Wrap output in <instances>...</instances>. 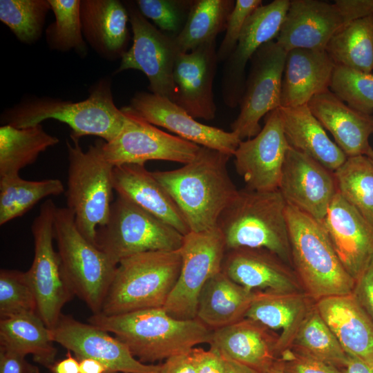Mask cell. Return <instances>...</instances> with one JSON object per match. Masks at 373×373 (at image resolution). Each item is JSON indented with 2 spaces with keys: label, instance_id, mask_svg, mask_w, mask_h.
Segmentation results:
<instances>
[{
  "label": "cell",
  "instance_id": "obj_27",
  "mask_svg": "<svg viewBox=\"0 0 373 373\" xmlns=\"http://www.w3.org/2000/svg\"><path fill=\"white\" fill-rule=\"evenodd\" d=\"M335 66L325 50L295 48L287 52L280 106L307 104L315 95L329 90Z\"/></svg>",
  "mask_w": 373,
  "mask_h": 373
},
{
  "label": "cell",
  "instance_id": "obj_39",
  "mask_svg": "<svg viewBox=\"0 0 373 373\" xmlns=\"http://www.w3.org/2000/svg\"><path fill=\"white\" fill-rule=\"evenodd\" d=\"M289 347L342 370L347 354L318 312L315 303L300 325Z\"/></svg>",
  "mask_w": 373,
  "mask_h": 373
},
{
  "label": "cell",
  "instance_id": "obj_54",
  "mask_svg": "<svg viewBox=\"0 0 373 373\" xmlns=\"http://www.w3.org/2000/svg\"><path fill=\"white\" fill-rule=\"evenodd\" d=\"M79 361V373H111L108 369L99 361L84 358Z\"/></svg>",
  "mask_w": 373,
  "mask_h": 373
},
{
  "label": "cell",
  "instance_id": "obj_41",
  "mask_svg": "<svg viewBox=\"0 0 373 373\" xmlns=\"http://www.w3.org/2000/svg\"><path fill=\"white\" fill-rule=\"evenodd\" d=\"M48 0H1L0 20L24 44L35 43L41 36Z\"/></svg>",
  "mask_w": 373,
  "mask_h": 373
},
{
  "label": "cell",
  "instance_id": "obj_16",
  "mask_svg": "<svg viewBox=\"0 0 373 373\" xmlns=\"http://www.w3.org/2000/svg\"><path fill=\"white\" fill-rule=\"evenodd\" d=\"M50 332L54 342L73 352L77 358L97 360L111 373H159L161 365L142 363L116 337L70 316L61 314Z\"/></svg>",
  "mask_w": 373,
  "mask_h": 373
},
{
  "label": "cell",
  "instance_id": "obj_56",
  "mask_svg": "<svg viewBox=\"0 0 373 373\" xmlns=\"http://www.w3.org/2000/svg\"><path fill=\"white\" fill-rule=\"evenodd\" d=\"M264 373H284V365L280 358H277L273 365Z\"/></svg>",
  "mask_w": 373,
  "mask_h": 373
},
{
  "label": "cell",
  "instance_id": "obj_18",
  "mask_svg": "<svg viewBox=\"0 0 373 373\" xmlns=\"http://www.w3.org/2000/svg\"><path fill=\"white\" fill-rule=\"evenodd\" d=\"M278 190L287 204L320 223L338 193L334 171L291 146L285 156Z\"/></svg>",
  "mask_w": 373,
  "mask_h": 373
},
{
  "label": "cell",
  "instance_id": "obj_42",
  "mask_svg": "<svg viewBox=\"0 0 373 373\" xmlns=\"http://www.w3.org/2000/svg\"><path fill=\"white\" fill-rule=\"evenodd\" d=\"M329 90L349 106L363 113L372 114V73H365L336 64Z\"/></svg>",
  "mask_w": 373,
  "mask_h": 373
},
{
  "label": "cell",
  "instance_id": "obj_17",
  "mask_svg": "<svg viewBox=\"0 0 373 373\" xmlns=\"http://www.w3.org/2000/svg\"><path fill=\"white\" fill-rule=\"evenodd\" d=\"M121 109L184 140L231 156L241 141L234 132L202 124L169 99L151 93H137L130 105Z\"/></svg>",
  "mask_w": 373,
  "mask_h": 373
},
{
  "label": "cell",
  "instance_id": "obj_57",
  "mask_svg": "<svg viewBox=\"0 0 373 373\" xmlns=\"http://www.w3.org/2000/svg\"><path fill=\"white\" fill-rule=\"evenodd\" d=\"M366 155L369 156L373 160V149H372Z\"/></svg>",
  "mask_w": 373,
  "mask_h": 373
},
{
  "label": "cell",
  "instance_id": "obj_1",
  "mask_svg": "<svg viewBox=\"0 0 373 373\" xmlns=\"http://www.w3.org/2000/svg\"><path fill=\"white\" fill-rule=\"evenodd\" d=\"M231 156L200 146L195 157L182 166L153 174L173 198L190 231L217 227L224 210L238 190L227 170Z\"/></svg>",
  "mask_w": 373,
  "mask_h": 373
},
{
  "label": "cell",
  "instance_id": "obj_4",
  "mask_svg": "<svg viewBox=\"0 0 373 373\" xmlns=\"http://www.w3.org/2000/svg\"><path fill=\"white\" fill-rule=\"evenodd\" d=\"M286 206L278 190H238L217 223L227 251L265 249L292 267Z\"/></svg>",
  "mask_w": 373,
  "mask_h": 373
},
{
  "label": "cell",
  "instance_id": "obj_32",
  "mask_svg": "<svg viewBox=\"0 0 373 373\" xmlns=\"http://www.w3.org/2000/svg\"><path fill=\"white\" fill-rule=\"evenodd\" d=\"M256 294L220 271L203 287L196 318L211 330L231 325L245 317Z\"/></svg>",
  "mask_w": 373,
  "mask_h": 373
},
{
  "label": "cell",
  "instance_id": "obj_31",
  "mask_svg": "<svg viewBox=\"0 0 373 373\" xmlns=\"http://www.w3.org/2000/svg\"><path fill=\"white\" fill-rule=\"evenodd\" d=\"M278 108L289 146L334 172L345 162L347 157L328 137L307 104Z\"/></svg>",
  "mask_w": 373,
  "mask_h": 373
},
{
  "label": "cell",
  "instance_id": "obj_37",
  "mask_svg": "<svg viewBox=\"0 0 373 373\" xmlns=\"http://www.w3.org/2000/svg\"><path fill=\"white\" fill-rule=\"evenodd\" d=\"M64 191L59 179L32 181L19 175L0 178V225L26 214L42 199Z\"/></svg>",
  "mask_w": 373,
  "mask_h": 373
},
{
  "label": "cell",
  "instance_id": "obj_10",
  "mask_svg": "<svg viewBox=\"0 0 373 373\" xmlns=\"http://www.w3.org/2000/svg\"><path fill=\"white\" fill-rule=\"evenodd\" d=\"M56 209L52 199L46 200L40 207L31 225L33 260L26 271L35 296L37 314L50 329L57 324L63 307L74 296L62 271L58 252L53 246Z\"/></svg>",
  "mask_w": 373,
  "mask_h": 373
},
{
  "label": "cell",
  "instance_id": "obj_13",
  "mask_svg": "<svg viewBox=\"0 0 373 373\" xmlns=\"http://www.w3.org/2000/svg\"><path fill=\"white\" fill-rule=\"evenodd\" d=\"M133 32V44L121 57L116 73L128 69L142 71L151 93L174 98L173 70L178 53L174 37L158 30L140 12L135 3L126 1Z\"/></svg>",
  "mask_w": 373,
  "mask_h": 373
},
{
  "label": "cell",
  "instance_id": "obj_2",
  "mask_svg": "<svg viewBox=\"0 0 373 373\" xmlns=\"http://www.w3.org/2000/svg\"><path fill=\"white\" fill-rule=\"evenodd\" d=\"M88 323L112 333L142 363H154L209 344L212 331L198 318L180 320L162 307L106 315L93 314Z\"/></svg>",
  "mask_w": 373,
  "mask_h": 373
},
{
  "label": "cell",
  "instance_id": "obj_25",
  "mask_svg": "<svg viewBox=\"0 0 373 373\" xmlns=\"http://www.w3.org/2000/svg\"><path fill=\"white\" fill-rule=\"evenodd\" d=\"M113 189L182 235L190 232L175 202L144 164H126L113 167Z\"/></svg>",
  "mask_w": 373,
  "mask_h": 373
},
{
  "label": "cell",
  "instance_id": "obj_26",
  "mask_svg": "<svg viewBox=\"0 0 373 373\" xmlns=\"http://www.w3.org/2000/svg\"><path fill=\"white\" fill-rule=\"evenodd\" d=\"M312 114L347 157L367 155L372 149L373 116L346 104L330 90L313 97L307 103Z\"/></svg>",
  "mask_w": 373,
  "mask_h": 373
},
{
  "label": "cell",
  "instance_id": "obj_49",
  "mask_svg": "<svg viewBox=\"0 0 373 373\" xmlns=\"http://www.w3.org/2000/svg\"><path fill=\"white\" fill-rule=\"evenodd\" d=\"M346 26L352 21L373 16V0H336Z\"/></svg>",
  "mask_w": 373,
  "mask_h": 373
},
{
  "label": "cell",
  "instance_id": "obj_55",
  "mask_svg": "<svg viewBox=\"0 0 373 373\" xmlns=\"http://www.w3.org/2000/svg\"><path fill=\"white\" fill-rule=\"evenodd\" d=\"M224 359L225 362V373H260L235 361L227 358H224Z\"/></svg>",
  "mask_w": 373,
  "mask_h": 373
},
{
  "label": "cell",
  "instance_id": "obj_46",
  "mask_svg": "<svg viewBox=\"0 0 373 373\" xmlns=\"http://www.w3.org/2000/svg\"><path fill=\"white\" fill-rule=\"evenodd\" d=\"M284 373H342L341 370L318 358L289 347L279 355Z\"/></svg>",
  "mask_w": 373,
  "mask_h": 373
},
{
  "label": "cell",
  "instance_id": "obj_9",
  "mask_svg": "<svg viewBox=\"0 0 373 373\" xmlns=\"http://www.w3.org/2000/svg\"><path fill=\"white\" fill-rule=\"evenodd\" d=\"M183 239L171 225L117 195L106 222L97 229L95 245L117 265L140 253L178 250Z\"/></svg>",
  "mask_w": 373,
  "mask_h": 373
},
{
  "label": "cell",
  "instance_id": "obj_48",
  "mask_svg": "<svg viewBox=\"0 0 373 373\" xmlns=\"http://www.w3.org/2000/svg\"><path fill=\"white\" fill-rule=\"evenodd\" d=\"M196 373H225V362L220 354L213 348L205 350L201 347L191 350Z\"/></svg>",
  "mask_w": 373,
  "mask_h": 373
},
{
  "label": "cell",
  "instance_id": "obj_14",
  "mask_svg": "<svg viewBox=\"0 0 373 373\" xmlns=\"http://www.w3.org/2000/svg\"><path fill=\"white\" fill-rule=\"evenodd\" d=\"M122 110V109H121ZM125 124L108 142L102 141L104 157L113 167L144 164L149 160H164L185 164L198 153L200 146L169 134L126 111Z\"/></svg>",
  "mask_w": 373,
  "mask_h": 373
},
{
  "label": "cell",
  "instance_id": "obj_51",
  "mask_svg": "<svg viewBox=\"0 0 373 373\" xmlns=\"http://www.w3.org/2000/svg\"><path fill=\"white\" fill-rule=\"evenodd\" d=\"M159 373H196L191 350L166 359L160 365Z\"/></svg>",
  "mask_w": 373,
  "mask_h": 373
},
{
  "label": "cell",
  "instance_id": "obj_11",
  "mask_svg": "<svg viewBox=\"0 0 373 373\" xmlns=\"http://www.w3.org/2000/svg\"><path fill=\"white\" fill-rule=\"evenodd\" d=\"M180 251V273L162 308L177 319L192 320L196 318L203 287L211 278L222 271L226 245L216 227L184 235Z\"/></svg>",
  "mask_w": 373,
  "mask_h": 373
},
{
  "label": "cell",
  "instance_id": "obj_50",
  "mask_svg": "<svg viewBox=\"0 0 373 373\" xmlns=\"http://www.w3.org/2000/svg\"><path fill=\"white\" fill-rule=\"evenodd\" d=\"M0 373H40L26 356L0 347Z\"/></svg>",
  "mask_w": 373,
  "mask_h": 373
},
{
  "label": "cell",
  "instance_id": "obj_6",
  "mask_svg": "<svg viewBox=\"0 0 373 373\" xmlns=\"http://www.w3.org/2000/svg\"><path fill=\"white\" fill-rule=\"evenodd\" d=\"M180 249L153 251L119 262L99 313L116 315L163 307L179 277Z\"/></svg>",
  "mask_w": 373,
  "mask_h": 373
},
{
  "label": "cell",
  "instance_id": "obj_8",
  "mask_svg": "<svg viewBox=\"0 0 373 373\" xmlns=\"http://www.w3.org/2000/svg\"><path fill=\"white\" fill-rule=\"evenodd\" d=\"M54 238L62 271L74 296L93 314L99 313L117 265L81 233L68 207L55 210Z\"/></svg>",
  "mask_w": 373,
  "mask_h": 373
},
{
  "label": "cell",
  "instance_id": "obj_53",
  "mask_svg": "<svg viewBox=\"0 0 373 373\" xmlns=\"http://www.w3.org/2000/svg\"><path fill=\"white\" fill-rule=\"evenodd\" d=\"M342 373H373V364L368 363L357 357L348 355Z\"/></svg>",
  "mask_w": 373,
  "mask_h": 373
},
{
  "label": "cell",
  "instance_id": "obj_23",
  "mask_svg": "<svg viewBox=\"0 0 373 373\" xmlns=\"http://www.w3.org/2000/svg\"><path fill=\"white\" fill-rule=\"evenodd\" d=\"M321 224L343 266L356 280L373 258V229L338 192Z\"/></svg>",
  "mask_w": 373,
  "mask_h": 373
},
{
  "label": "cell",
  "instance_id": "obj_44",
  "mask_svg": "<svg viewBox=\"0 0 373 373\" xmlns=\"http://www.w3.org/2000/svg\"><path fill=\"white\" fill-rule=\"evenodd\" d=\"M135 3L143 16L152 20L160 30L175 37L184 26L192 1L137 0Z\"/></svg>",
  "mask_w": 373,
  "mask_h": 373
},
{
  "label": "cell",
  "instance_id": "obj_7",
  "mask_svg": "<svg viewBox=\"0 0 373 373\" xmlns=\"http://www.w3.org/2000/svg\"><path fill=\"white\" fill-rule=\"evenodd\" d=\"M71 140L73 144L66 142L67 207L73 212L79 231L95 245L97 229L106 222L113 203V166L104 157L102 140L84 151L79 140Z\"/></svg>",
  "mask_w": 373,
  "mask_h": 373
},
{
  "label": "cell",
  "instance_id": "obj_52",
  "mask_svg": "<svg viewBox=\"0 0 373 373\" xmlns=\"http://www.w3.org/2000/svg\"><path fill=\"white\" fill-rule=\"evenodd\" d=\"M49 370L52 373H79V361L68 351L65 358L55 362Z\"/></svg>",
  "mask_w": 373,
  "mask_h": 373
},
{
  "label": "cell",
  "instance_id": "obj_24",
  "mask_svg": "<svg viewBox=\"0 0 373 373\" xmlns=\"http://www.w3.org/2000/svg\"><path fill=\"white\" fill-rule=\"evenodd\" d=\"M277 340L278 335L270 329L244 318L213 330L209 345L224 358L264 373L278 358Z\"/></svg>",
  "mask_w": 373,
  "mask_h": 373
},
{
  "label": "cell",
  "instance_id": "obj_19",
  "mask_svg": "<svg viewBox=\"0 0 373 373\" xmlns=\"http://www.w3.org/2000/svg\"><path fill=\"white\" fill-rule=\"evenodd\" d=\"M289 3V0H274L256 8L247 19L234 50L224 61L222 93L227 106L239 105L247 78V64L262 45L276 39Z\"/></svg>",
  "mask_w": 373,
  "mask_h": 373
},
{
  "label": "cell",
  "instance_id": "obj_15",
  "mask_svg": "<svg viewBox=\"0 0 373 373\" xmlns=\"http://www.w3.org/2000/svg\"><path fill=\"white\" fill-rule=\"evenodd\" d=\"M264 126L254 137L241 140L233 154L237 173L248 189L278 190L289 145L284 133L279 108L269 113Z\"/></svg>",
  "mask_w": 373,
  "mask_h": 373
},
{
  "label": "cell",
  "instance_id": "obj_43",
  "mask_svg": "<svg viewBox=\"0 0 373 373\" xmlns=\"http://www.w3.org/2000/svg\"><path fill=\"white\" fill-rule=\"evenodd\" d=\"M37 313L33 291L26 272L15 269L0 271V316L12 317L27 313Z\"/></svg>",
  "mask_w": 373,
  "mask_h": 373
},
{
  "label": "cell",
  "instance_id": "obj_30",
  "mask_svg": "<svg viewBox=\"0 0 373 373\" xmlns=\"http://www.w3.org/2000/svg\"><path fill=\"white\" fill-rule=\"evenodd\" d=\"M315 301L305 291L269 293L257 291L245 318L279 330L276 350L278 358L289 348L308 312Z\"/></svg>",
  "mask_w": 373,
  "mask_h": 373
},
{
  "label": "cell",
  "instance_id": "obj_12",
  "mask_svg": "<svg viewBox=\"0 0 373 373\" xmlns=\"http://www.w3.org/2000/svg\"><path fill=\"white\" fill-rule=\"evenodd\" d=\"M287 52L274 40L262 45L250 60L249 75L232 132L241 140L256 136L260 120L280 106L281 84Z\"/></svg>",
  "mask_w": 373,
  "mask_h": 373
},
{
  "label": "cell",
  "instance_id": "obj_29",
  "mask_svg": "<svg viewBox=\"0 0 373 373\" xmlns=\"http://www.w3.org/2000/svg\"><path fill=\"white\" fill-rule=\"evenodd\" d=\"M82 28L86 41L103 58L122 57L129 21L127 9L117 0H80Z\"/></svg>",
  "mask_w": 373,
  "mask_h": 373
},
{
  "label": "cell",
  "instance_id": "obj_40",
  "mask_svg": "<svg viewBox=\"0 0 373 373\" xmlns=\"http://www.w3.org/2000/svg\"><path fill=\"white\" fill-rule=\"evenodd\" d=\"M55 21L46 30V40L52 50L66 52L75 50L79 55L87 52L81 17L80 0H48Z\"/></svg>",
  "mask_w": 373,
  "mask_h": 373
},
{
  "label": "cell",
  "instance_id": "obj_35",
  "mask_svg": "<svg viewBox=\"0 0 373 373\" xmlns=\"http://www.w3.org/2000/svg\"><path fill=\"white\" fill-rule=\"evenodd\" d=\"M234 0L192 1L187 19L174 37L178 52H188L225 31Z\"/></svg>",
  "mask_w": 373,
  "mask_h": 373
},
{
  "label": "cell",
  "instance_id": "obj_5",
  "mask_svg": "<svg viewBox=\"0 0 373 373\" xmlns=\"http://www.w3.org/2000/svg\"><path fill=\"white\" fill-rule=\"evenodd\" d=\"M291 265L314 301L352 294L355 280L343 266L321 224L287 204Z\"/></svg>",
  "mask_w": 373,
  "mask_h": 373
},
{
  "label": "cell",
  "instance_id": "obj_45",
  "mask_svg": "<svg viewBox=\"0 0 373 373\" xmlns=\"http://www.w3.org/2000/svg\"><path fill=\"white\" fill-rule=\"evenodd\" d=\"M262 0H236L227 21L224 37L217 50L219 61H225L234 50L248 17L258 7Z\"/></svg>",
  "mask_w": 373,
  "mask_h": 373
},
{
  "label": "cell",
  "instance_id": "obj_21",
  "mask_svg": "<svg viewBox=\"0 0 373 373\" xmlns=\"http://www.w3.org/2000/svg\"><path fill=\"white\" fill-rule=\"evenodd\" d=\"M346 26L336 5L318 0H291L276 41L286 51L325 50Z\"/></svg>",
  "mask_w": 373,
  "mask_h": 373
},
{
  "label": "cell",
  "instance_id": "obj_22",
  "mask_svg": "<svg viewBox=\"0 0 373 373\" xmlns=\"http://www.w3.org/2000/svg\"><path fill=\"white\" fill-rule=\"evenodd\" d=\"M222 271L251 291L260 289L276 294L304 291L293 267L265 249L227 250Z\"/></svg>",
  "mask_w": 373,
  "mask_h": 373
},
{
  "label": "cell",
  "instance_id": "obj_33",
  "mask_svg": "<svg viewBox=\"0 0 373 373\" xmlns=\"http://www.w3.org/2000/svg\"><path fill=\"white\" fill-rule=\"evenodd\" d=\"M50 329L37 313H27L0 320V347L18 354L33 356L48 369L55 362L57 350Z\"/></svg>",
  "mask_w": 373,
  "mask_h": 373
},
{
  "label": "cell",
  "instance_id": "obj_36",
  "mask_svg": "<svg viewBox=\"0 0 373 373\" xmlns=\"http://www.w3.org/2000/svg\"><path fill=\"white\" fill-rule=\"evenodd\" d=\"M326 51L336 65L373 70V16L355 20L334 35Z\"/></svg>",
  "mask_w": 373,
  "mask_h": 373
},
{
  "label": "cell",
  "instance_id": "obj_47",
  "mask_svg": "<svg viewBox=\"0 0 373 373\" xmlns=\"http://www.w3.org/2000/svg\"><path fill=\"white\" fill-rule=\"evenodd\" d=\"M352 294L373 320V258L355 280Z\"/></svg>",
  "mask_w": 373,
  "mask_h": 373
},
{
  "label": "cell",
  "instance_id": "obj_38",
  "mask_svg": "<svg viewBox=\"0 0 373 373\" xmlns=\"http://www.w3.org/2000/svg\"><path fill=\"white\" fill-rule=\"evenodd\" d=\"M334 173L338 192L373 229V160L349 157Z\"/></svg>",
  "mask_w": 373,
  "mask_h": 373
},
{
  "label": "cell",
  "instance_id": "obj_3",
  "mask_svg": "<svg viewBox=\"0 0 373 373\" xmlns=\"http://www.w3.org/2000/svg\"><path fill=\"white\" fill-rule=\"evenodd\" d=\"M50 119L69 126L70 138L79 140L93 135L108 142L122 131L126 115L115 104L110 80L102 79L92 86L84 100L73 102L48 97L27 99L5 111L1 122L25 128Z\"/></svg>",
  "mask_w": 373,
  "mask_h": 373
},
{
  "label": "cell",
  "instance_id": "obj_34",
  "mask_svg": "<svg viewBox=\"0 0 373 373\" xmlns=\"http://www.w3.org/2000/svg\"><path fill=\"white\" fill-rule=\"evenodd\" d=\"M59 140L46 133L41 124L25 128L0 127V178L19 175Z\"/></svg>",
  "mask_w": 373,
  "mask_h": 373
},
{
  "label": "cell",
  "instance_id": "obj_20",
  "mask_svg": "<svg viewBox=\"0 0 373 373\" xmlns=\"http://www.w3.org/2000/svg\"><path fill=\"white\" fill-rule=\"evenodd\" d=\"M218 62L216 39L176 55L173 70V102L195 119L215 118L213 84Z\"/></svg>",
  "mask_w": 373,
  "mask_h": 373
},
{
  "label": "cell",
  "instance_id": "obj_28",
  "mask_svg": "<svg viewBox=\"0 0 373 373\" xmlns=\"http://www.w3.org/2000/svg\"><path fill=\"white\" fill-rule=\"evenodd\" d=\"M315 306L346 354L373 364V320L354 295L323 298Z\"/></svg>",
  "mask_w": 373,
  "mask_h": 373
}]
</instances>
